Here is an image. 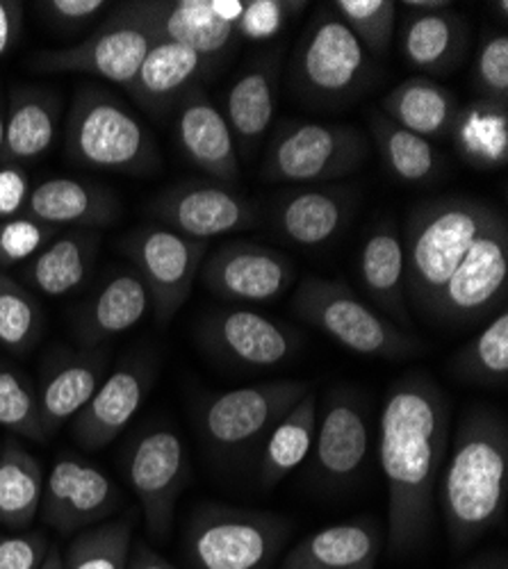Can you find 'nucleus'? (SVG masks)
Instances as JSON below:
<instances>
[{
    "label": "nucleus",
    "instance_id": "nucleus-1",
    "mask_svg": "<svg viewBox=\"0 0 508 569\" xmlns=\"http://www.w3.org/2000/svg\"><path fill=\"white\" fill-rule=\"evenodd\" d=\"M451 431L449 401L427 373L397 378L379 415V465L388 488L386 545L408 556L431 533Z\"/></svg>",
    "mask_w": 508,
    "mask_h": 569
},
{
    "label": "nucleus",
    "instance_id": "nucleus-2",
    "mask_svg": "<svg viewBox=\"0 0 508 569\" xmlns=\"http://www.w3.org/2000/svg\"><path fill=\"white\" fill-rule=\"evenodd\" d=\"M454 549H468L504 519L508 429L501 412L472 406L449 442L438 495Z\"/></svg>",
    "mask_w": 508,
    "mask_h": 569
},
{
    "label": "nucleus",
    "instance_id": "nucleus-3",
    "mask_svg": "<svg viewBox=\"0 0 508 569\" xmlns=\"http://www.w3.org/2000/svg\"><path fill=\"white\" fill-rule=\"evenodd\" d=\"M495 206L472 197H438L406 221V299L422 317L479 237Z\"/></svg>",
    "mask_w": 508,
    "mask_h": 569
},
{
    "label": "nucleus",
    "instance_id": "nucleus-4",
    "mask_svg": "<svg viewBox=\"0 0 508 569\" xmlns=\"http://www.w3.org/2000/svg\"><path fill=\"white\" fill-rule=\"evenodd\" d=\"M67 158L84 169L151 173L160 167L156 137L112 91L84 84L73 97L64 128Z\"/></svg>",
    "mask_w": 508,
    "mask_h": 569
},
{
    "label": "nucleus",
    "instance_id": "nucleus-5",
    "mask_svg": "<svg viewBox=\"0 0 508 569\" xmlns=\"http://www.w3.org/2000/svg\"><path fill=\"white\" fill-rule=\"evenodd\" d=\"M377 76V60L331 3L319 6L290 58V87L297 97L315 108H342L358 101Z\"/></svg>",
    "mask_w": 508,
    "mask_h": 569
},
{
    "label": "nucleus",
    "instance_id": "nucleus-6",
    "mask_svg": "<svg viewBox=\"0 0 508 569\" xmlns=\"http://www.w3.org/2000/svg\"><path fill=\"white\" fill-rule=\"evenodd\" d=\"M292 312L349 353L362 358L399 362L427 349L422 340L386 319L342 280L317 276L301 280L292 299Z\"/></svg>",
    "mask_w": 508,
    "mask_h": 569
},
{
    "label": "nucleus",
    "instance_id": "nucleus-7",
    "mask_svg": "<svg viewBox=\"0 0 508 569\" xmlns=\"http://www.w3.org/2000/svg\"><path fill=\"white\" fill-rule=\"evenodd\" d=\"M290 533L283 515L212 503L195 512L185 545L197 569H267Z\"/></svg>",
    "mask_w": 508,
    "mask_h": 569
},
{
    "label": "nucleus",
    "instance_id": "nucleus-8",
    "mask_svg": "<svg viewBox=\"0 0 508 569\" xmlns=\"http://www.w3.org/2000/svg\"><path fill=\"white\" fill-rule=\"evenodd\" d=\"M369 158V137L345 123L286 121L269 139L262 176L299 187L356 173Z\"/></svg>",
    "mask_w": 508,
    "mask_h": 569
},
{
    "label": "nucleus",
    "instance_id": "nucleus-9",
    "mask_svg": "<svg viewBox=\"0 0 508 569\" xmlns=\"http://www.w3.org/2000/svg\"><path fill=\"white\" fill-rule=\"evenodd\" d=\"M506 299L508 228L506 217L495 208L466 258L436 295L425 319L449 328L484 326L506 308Z\"/></svg>",
    "mask_w": 508,
    "mask_h": 569
},
{
    "label": "nucleus",
    "instance_id": "nucleus-10",
    "mask_svg": "<svg viewBox=\"0 0 508 569\" xmlns=\"http://www.w3.org/2000/svg\"><path fill=\"white\" fill-rule=\"evenodd\" d=\"M310 390L306 381H269L215 395L199 410V431L221 456L249 451L262 445Z\"/></svg>",
    "mask_w": 508,
    "mask_h": 569
},
{
    "label": "nucleus",
    "instance_id": "nucleus-11",
    "mask_svg": "<svg viewBox=\"0 0 508 569\" xmlns=\"http://www.w3.org/2000/svg\"><path fill=\"white\" fill-rule=\"evenodd\" d=\"M156 41L153 32L123 3L84 41L41 51L30 64L41 73H84L128 89Z\"/></svg>",
    "mask_w": 508,
    "mask_h": 569
},
{
    "label": "nucleus",
    "instance_id": "nucleus-12",
    "mask_svg": "<svg viewBox=\"0 0 508 569\" xmlns=\"http://www.w3.org/2000/svg\"><path fill=\"white\" fill-rule=\"evenodd\" d=\"M126 251L147 284L156 321L169 323L192 295L208 244L158 223L132 232Z\"/></svg>",
    "mask_w": 508,
    "mask_h": 569
},
{
    "label": "nucleus",
    "instance_id": "nucleus-13",
    "mask_svg": "<svg viewBox=\"0 0 508 569\" xmlns=\"http://www.w3.org/2000/svg\"><path fill=\"white\" fill-rule=\"evenodd\" d=\"M372 406L351 386L329 390L321 412L317 410V431L310 451L317 477L329 486H349L365 471L372 453Z\"/></svg>",
    "mask_w": 508,
    "mask_h": 569
},
{
    "label": "nucleus",
    "instance_id": "nucleus-14",
    "mask_svg": "<svg viewBox=\"0 0 508 569\" xmlns=\"http://www.w3.org/2000/svg\"><path fill=\"white\" fill-rule=\"evenodd\" d=\"M197 338L217 360L242 369H276L295 360L301 338L295 328L262 312L226 308L199 321Z\"/></svg>",
    "mask_w": 508,
    "mask_h": 569
},
{
    "label": "nucleus",
    "instance_id": "nucleus-15",
    "mask_svg": "<svg viewBox=\"0 0 508 569\" xmlns=\"http://www.w3.org/2000/svg\"><path fill=\"white\" fill-rule=\"evenodd\" d=\"M149 210L162 226L206 244L212 237L251 228L258 221V210L249 199L215 180H182L165 187Z\"/></svg>",
    "mask_w": 508,
    "mask_h": 569
},
{
    "label": "nucleus",
    "instance_id": "nucleus-16",
    "mask_svg": "<svg viewBox=\"0 0 508 569\" xmlns=\"http://www.w3.org/2000/svg\"><path fill=\"white\" fill-rule=\"evenodd\" d=\"M126 471L149 533L158 540L169 536L188 473V456L178 433L167 426L145 431L130 449Z\"/></svg>",
    "mask_w": 508,
    "mask_h": 569
},
{
    "label": "nucleus",
    "instance_id": "nucleus-17",
    "mask_svg": "<svg viewBox=\"0 0 508 569\" xmlns=\"http://www.w3.org/2000/svg\"><path fill=\"white\" fill-rule=\"evenodd\" d=\"M203 284L228 303H269L297 280L295 262L271 247L236 240L215 249L201 264Z\"/></svg>",
    "mask_w": 508,
    "mask_h": 569
},
{
    "label": "nucleus",
    "instance_id": "nucleus-18",
    "mask_svg": "<svg viewBox=\"0 0 508 569\" xmlns=\"http://www.w3.org/2000/svg\"><path fill=\"white\" fill-rule=\"evenodd\" d=\"M119 503L121 492L103 469L67 453L43 481L39 510L46 525L71 536L106 521Z\"/></svg>",
    "mask_w": 508,
    "mask_h": 569
},
{
    "label": "nucleus",
    "instance_id": "nucleus-19",
    "mask_svg": "<svg viewBox=\"0 0 508 569\" xmlns=\"http://www.w3.org/2000/svg\"><path fill=\"white\" fill-rule=\"evenodd\" d=\"M156 367L145 358H126L71 421V438L84 451H99L112 445L132 417L140 412L153 386Z\"/></svg>",
    "mask_w": 508,
    "mask_h": 569
},
{
    "label": "nucleus",
    "instance_id": "nucleus-20",
    "mask_svg": "<svg viewBox=\"0 0 508 569\" xmlns=\"http://www.w3.org/2000/svg\"><path fill=\"white\" fill-rule=\"evenodd\" d=\"M176 141L182 156L215 182L233 187L240 180L238 144L203 82L185 93L176 108Z\"/></svg>",
    "mask_w": 508,
    "mask_h": 569
},
{
    "label": "nucleus",
    "instance_id": "nucleus-21",
    "mask_svg": "<svg viewBox=\"0 0 508 569\" xmlns=\"http://www.w3.org/2000/svg\"><path fill=\"white\" fill-rule=\"evenodd\" d=\"M353 214L347 187L306 184L286 192L271 208V228L297 247H325L342 234Z\"/></svg>",
    "mask_w": 508,
    "mask_h": 569
},
{
    "label": "nucleus",
    "instance_id": "nucleus-22",
    "mask_svg": "<svg viewBox=\"0 0 508 569\" xmlns=\"http://www.w3.org/2000/svg\"><path fill=\"white\" fill-rule=\"evenodd\" d=\"M128 6L156 39L188 46L212 67L233 51L238 41L236 28L219 21L208 0H137Z\"/></svg>",
    "mask_w": 508,
    "mask_h": 569
},
{
    "label": "nucleus",
    "instance_id": "nucleus-23",
    "mask_svg": "<svg viewBox=\"0 0 508 569\" xmlns=\"http://www.w3.org/2000/svg\"><path fill=\"white\" fill-rule=\"evenodd\" d=\"M108 349L99 347L60 356L46 367L37 388L46 440L53 438L62 426L71 423L87 401L94 397L108 376Z\"/></svg>",
    "mask_w": 508,
    "mask_h": 569
},
{
    "label": "nucleus",
    "instance_id": "nucleus-24",
    "mask_svg": "<svg viewBox=\"0 0 508 569\" xmlns=\"http://www.w3.org/2000/svg\"><path fill=\"white\" fill-rule=\"evenodd\" d=\"M26 214L56 230H94L117 221L121 203L106 184L78 178H49L30 189Z\"/></svg>",
    "mask_w": 508,
    "mask_h": 569
},
{
    "label": "nucleus",
    "instance_id": "nucleus-25",
    "mask_svg": "<svg viewBox=\"0 0 508 569\" xmlns=\"http://www.w3.org/2000/svg\"><path fill=\"white\" fill-rule=\"evenodd\" d=\"M215 67L188 46L158 39L128 84L130 99L151 114H167L178 108L195 84Z\"/></svg>",
    "mask_w": 508,
    "mask_h": 569
},
{
    "label": "nucleus",
    "instance_id": "nucleus-26",
    "mask_svg": "<svg viewBox=\"0 0 508 569\" xmlns=\"http://www.w3.org/2000/svg\"><path fill=\"white\" fill-rule=\"evenodd\" d=\"M151 312V297L140 273L121 269L108 276L76 315L73 333L82 349H99L112 338L135 328Z\"/></svg>",
    "mask_w": 508,
    "mask_h": 569
},
{
    "label": "nucleus",
    "instance_id": "nucleus-27",
    "mask_svg": "<svg viewBox=\"0 0 508 569\" xmlns=\"http://www.w3.org/2000/svg\"><path fill=\"white\" fill-rule=\"evenodd\" d=\"M470 30L466 19L451 8L434 12L408 10L399 26V51L408 67L420 76H447L466 58Z\"/></svg>",
    "mask_w": 508,
    "mask_h": 569
},
{
    "label": "nucleus",
    "instance_id": "nucleus-28",
    "mask_svg": "<svg viewBox=\"0 0 508 569\" xmlns=\"http://www.w3.org/2000/svg\"><path fill=\"white\" fill-rule=\"evenodd\" d=\"M379 521L360 517L303 538L279 569H375L384 549Z\"/></svg>",
    "mask_w": 508,
    "mask_h": 569
},
{
    "label": "nucleus",
    "instance_id": "nucleus-29",
    "mask_svg": "<svg viewBox=\"0 0 508 569\" xmlns=\"http://www.w3.org/2000/svg\"><path fill=\"white\" fill-rule=\"evenodd\" d=\"M358 273L377 310L392 323L410 328L404 240L392 221H381L365 234L358 256Z\"/></svg>",
    "mask_w": 508,
    "mask_h": 569
},
{
    "label": "nucleus",
    "instance_id": "nucleus-30",
    "mask_svg": "<svg viewBox=\"0 0 508 569\" xmlns=\"http://www.w3.org/2000/svg\"><path fill=\"white\" fill-rule=\"evenodd\" d=\"M101 237L94 230H60L32 260L26 262L23 284L43 297H67L82 288L94 271Z\"/></svg>",
    "mask_w": 508,
    "mask_h": 569
},
{
    "label": "nucleus",
    "instance_id": "nucleus-31",
    "mask_svg": "<svg viewBox=\"0 0 508 569\" xmlns=\"http://www.w3.org/2000/svg\"><path fill=\"white\" fill-rule=\"evenodd\" d=\"M60 128V99L53 91L17 84L6 106L3 164L37 162L56 144Z\"/></svg>",
    "mask_w": 508,
    "mask_h": 569
},
{
    "label": "nucleus",
    "instance_id": "nucleus-32",
    "mask_svg": "<svg viewBox=\"0 0 508 569\" xmlns=\"http://www.w3.org/2000/svg\"><path fill=\"white\" fill-rule=\"evenodd\" d=\"M458 110L454 93L427 76H412L399 82L381 103V112L390 121L429 141L449 137Z\"/></svg>",
    "mask_w": 508,
    "mask_h": 569
},
{
    "label": "nucleus",
    "instance_id": "nucleus-33",
    "mask_svg": "<svg viewBox=\"0 0 508 569\" xmlns=\"http://www.w3.org/2000/svg\"><path fill=\"white\" fill-rule=\"evenodd\" d=\"M236 144L249 149L267 134L276 114V69L271 62L251 64L230 82L221 110Z\"/></svg>",
    "mask_w": 508,
    "mask_h": 569
},
{
    "label": "nucleus",
    "instance_id": "nucleus-34",
    "mask_svg": "<svg viewBox=\"0 0 508 569\" xmlns=\"http://www.w3.org/2000/svg\"><path fill=\"white\" fill-rule=\"evenodd\" d=\"M449 137L470 167L481 171L504 169L508 162V106L472 101L458 110Z\"/></svg>",
    "mask_w": 508,
    "mask_h": 569
},
{
    "label": "nucleus",
    "instance_id": "nucleus-35",
    "mask_svg": "<svg viewBox=\"0 0 508 569\" xmlns=\"http://www.w3.org/2000/svg\"><path fill=\"white\" fill-rule=\"evenodd\" d=\"M317 395L310 390L262 442L260 483L265 488L279 486L295 469H299L312 451L317 431Z\"/></svg>",
    "mask_w": 508,
    "mask_h": 569
},
{
    "label": "nucleus",
    "instance_id": "nucleus-36",
    "mask_svg": "<svg viewBox=\"0 0 508 569\" xmlns=\"http://www.w3.org/2000/svg\"><path fill=\"white\" fill-rule=\"evenodd\" d=\"M369 137L386 169L399 182L427 184L442 171V156L434 141L397 126L381 110L369 114Z\"/></svg>",
    "mask_w": 508,
    "mask_h": 569
},
{
    "label": "nucleus",
    "instance_id": "nucleus-37",
    "mask_svg": "<svg viewBox=\"0 0 508 569\" xmlns=\"http://www.w3.org/2000/svg\"><path fill=\"white\" fill-rule=\"evenodd\" d=\"M43 481L41 462L17 440L0 447V525L28 529L41 506Z\"/></svg>",
    "mask_w": 508,
    "mask_h": 569
},
{
    "label": "nucleus",
    "instance_id": "nucleus-38",
    "mask_svg": "<svg viewBox=\"0 0 508 569\" xmlns=\"http://www.w3.org/2000/svg\"><path fill=\"white\" fill-rule=\"evenodd\" d=\"M451 369L458 378L486 388H506L508 383V310L488 319L479 333L456 351Z\"/></svg>",
    "mask_w": 508,
    "mask_h": 569
},
{
    "label": "nucleus",
    "instance_id": "nucleus-39",
    "mask_svg": "<svg viewBox=\"0 0 508 569\" xmlns=\"http://www.w3.org/2000/svg\"><path fill=\"white\" fill-rule=\"evenodd\" d=\"M43 310L23 282L0 271V349L26 356L41 338Z\"/></svg>",
    "mask_w": 508,
    "mask_h": 569
},
{
    "label": "nucleus",
    "instance_id": "nucleus-40",
    "mask_svg": "<svg viewBox=\"0 0 508 569\" xmlns=\"http://www.w3.org/2000/svg\"><path fill=\"white\" fill-rule=\"evenodd\" d=\"M132 542V521L128 517L106 521L76 533L67 553L64 569H126Z\"/></svg>",
    "mask_w": 508,
    "mask_h": 569
},
{
    "label": "nucleus",
    "instance_id": "nucleus-41",
    "mask_svg": "<svg viewBox=\"0 0 508 569\" xmlns=\"http://www.w3.org/2000/svg\"><path fill=\"white\" fill-rule=\"evenodd\" d=\"M0 429L32 442H46L37 388L17 367L0 362Z\"/></svg>",
    "mask_w": 508,
    "mask_h": 569
},
{
    "label": "nucleus",
    "instance_id": "nucleus-42",
    "mask_svg": "<svg viewBox=\"0 0 508 569\" xmlns=\"http://www.w3.org/2000/svg\"><path fill=\"white\" fill-rule=\"evenodd\" d=\"M331 8L362 43V49L381 58L397 30V3L392 0H333Z\"/></svg>",
    "mask_w": 508,
    "mask_h": 569
},
{
    "label": "nucleus",
    "instance_id": "nucleus-43",
    "mask_svg": "<svg viewBox=\"0 0 508 569\" xmlns=\"http://www.w3.org/2000/svg\"><path fill=\"white\" fill-rule=\"evenodd\" d=\"M472 84L484 101L508 106V34L504 30L481 39L472 67Z\"/></svg>",
    "mask_w": 508,
    "mask_h": 569
},
{
    "label": "nucleus",
    "instance_id": "nucleus-44",
    "mask_svg": "<svg viewBox=\"0 0 508 569\" xmlns=\"http://www.w3.org/2000/svg\"><path fill=\"white\" fill-rule=\"evenodd\" d=\"M60 230L43 226L28 214L0 221V267L26 264L46 244H49Z\"/></svg>",
    "mask_w": 508,
    "mask_h": 569
},
{
    "label": "nucleus",
    "instance_id": "nucleus-45",
    "mask_svg": "<svg viewBox=\"0 0 508 569\" xmlns=\"http://www.w3.org/2000/svg\"><path fill=\"white\" fill-rule=\"evenodd\" d=\"M306 6L308 3H292V0H247L245 12L236 26L238 39L271 41Z\"/></svg>",
    "mask_w": 508,
    "mask_h": 569
},
{
    "label": "nucleus",
    "instance_id": "nucleus-46",
    "mask_svg": "<svg viewBox=\"0 0 508 569\" xmlns=\"http://www.w3.org/2000/svg\"><path fill=\"white\" fill-rule=\"evenodd\" d=\"M34 8L51 26L82 28L97 21L110 8V3L108 0H43Z\"/></svg>",
    "mask_w": 508,
    "mask_h": 569
},
{
    "label": "nucleus",
    "instance_id": "nucleus-47",
    "mask_svg": "<svg viewBox=\"0 0 508 569\" xmlns=\"http://www.w3.org/2000/svg\"><path fill=\"white\" fill-rule=\"evenodd\" d=\"M49 540L41 533H17L0 538V569H39Z\"/></svg>",
    "mask_w": 508,
    "mask_h": 569
},
{
    "label": "nucleus",
    "instance_id": "nucleus-48",
    "mask_svg": "<svg viewBox=\"0 0 508 569\" xmlns=\"http://www.w3.org/2000/svg\"><path fill=\"white\" fill-rule=\"evenodd\" d=\"M30 189L28 173L19 164H0V221L26 214Z\"/></svg>",
    "mask_w": 508,
    "mask_h": 569
},
{
    "label": "nucleus",
    "instance_id": "nucleus-49",
    "mask_svg": "<svg viewBox=\"0 0 508 569\" xmlns=\"http://www.w3.org/2000/svg\"><path fill=\"white\" fill-rule=\"evenodd\" d=\"M23 34V3L0 0V58L10 56Z\"/></svg>",
    "mask_w": 508,
    "mask_h": 569
},
{
    "label": "nucleus",
    "instance_id": "nucleus-50",
    "mask_svg": "<svg viewBox=\"0 0 508 569\" xmlns=\"http://www.w3.org/2000/svg\"><path fill=\"white\" fill-rule=\"evenodd\" d=\"M126 569H176V567L165 558H160L156 551L147 549V545H137L135 553L128 556Z\"/></svg>",
    "mask_w": 508,
    "mask_h": 569
},
{
    "label": "nucleus",
    "instance_id": "nucleus-51",
    "mask_svg": "<svg viewBox=\"0 0 508 569\" xmlns=\"http://www.w3.org/2000/svg\"><path fill=\"white\" fill-rule=\"evenodd\" d=\"M208 6H210L212 14H215L219 21H223V23L236 28L238 21H240V17H242V12H245L247 0H208Z\"/></svg>",
    "mask_w": 508,
    "mask_h": 569
},
{
    "label": "nucleus",
    "instance_id": "nucleus-52",
    "mask_svg": "<svg viewBox=\"0 0 508 569\" xmlns=\"http://www.w3.org/2000/svg\"><path fill=\"white\" fill-rule=\"evenodd\" d=\"M404 8L412 12H434V10L451 8V3H442V0H406Z\"/></svg>",
    "mask_w": 508,
    "mask_h": 569
},
{
    "label": "nucleus",
    "instance_id": "nucleus-53",
    "mask_svg": "<svg viewBox=\"0 0 508 569\" xmlns=\"http://www.w3.org/2000/svg\"><path fill=\"white\" fill-rule=\"evenodd\" d=\"M39 569H64L62 551L58 547H49V551H46V558H43Z\"/></svg>",
    "mask_w": 508,
    "mask_h": 569
},
{
    "label": "nucleus",
    "instance_id": "nucleus-54",
    "mask_svg": "<svg viewBox=\"0 0 508 569\" xmlns=\"http://www.w3.org/2000/svg\"><path fill=\"white\" fill-rule=\"evenodd\" d=\"M3 151H6V103L0 97V164H3Z\"/></svg>",
    "mask_w": 508,
    "mask_h": 569
},
{
    "label": "nucleus",
    "instance_id": "nucleus-55",
    "mask_svg": "<svg viewBox=\"0 0 508 569\" xmlns=\"http://www.w3.org/2000/svg\"><path fill=\"white\" fill-rule=\"evenodd\" d=\"M472 569H506L504 562H486V565H475Z\"/></svg>",
    "mask_w": 508,
    "mask_h": 569
},
{
    "label": "nucleus",
    "instance_id": "nucleus-56",
    "mask_svg": "<svg viewBox=\"0 0 508 569\" xmlns=\"http://www.w3.org/2000/svg\"><path fill=\"white\" fill-rule=\"evenodd\" d=\"M492 8H497V12L501 14V19H506V14H508V3H506V0H499V3H495Z\"/></svg>",
    "mask_w": 508,
    "mask_h": 569
}]
</instances>
